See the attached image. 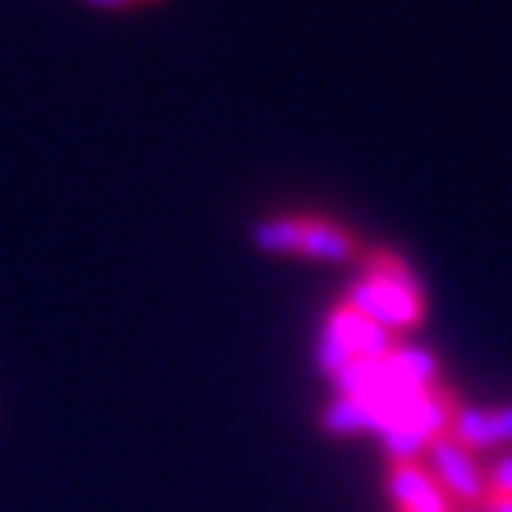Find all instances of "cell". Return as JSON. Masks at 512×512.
<instances>
[{"instance_id": "1", "label": "cell", "mask_w": 512, "mask_h": 512, "mask_svg": "<svg viewBox=\"0 0 512 512\" xmlns=\"http://www.w3.org/2000/svg\"><path fill=\"white\" fill-rule=\"evenodd\" d=\"M342 300L387 334L414 330L425 319V289L418 274L391 247H372L361 255V277L349 285Z\"/></svg>"}, {"instance_id": "2", "label": "cell", "mask_w": 512, "mask_h": 512, "mask_svg": "<svg viewBox=\"0 0 512 512\" xmlns=\"http://www.w3.org/2000/svg\"><path fill=\"white\" fill-rule=\"evenodd\" d=\"M251 239L262 255L311 258V262H353L361 258V243L346 224L323 213H274L258 220Z\"/></svg>"}, {"instance_id": "3", "label": "cell", "mask_w": 512, "mask_h": 512, "mask_svg": "<svg viewBox=\"0 0 512 512\" xmlns=\"http://www.w3.org/2000/svg\"><path fill=\"white\" fill-rule=\"evenodd\" d=\"M395 346V334H387L384 327H376L372 319H365L361 311H353L346 300H338L330 308L327 323L319 330V346H315V361L327 372L330 380L338 372H346L357 361H372Z\"/></svg>"}, {"instance_id": "4", "label": "cell", "mask_w": 512, "mask_h": 512, "mask_svg": "<svg viewBox=\"0 0 512 512\" xmlns=\"http://www.w3.org/2000/svg\"><path fill=\"white\" fill-rule=\"evenodd\" d=\"M421 463L429 467V475L437 478V486L444 490L448 501H459L467 509H482L490 486H486V467L475 459V452H467L459 440L440 433V437L429 440Z\"/></svg>"}, {"instance_id": "5", "label": "cell", "mask_w": 512, "mask_h": 512, "mask_svg": "<svg viewBox=\"0 0 512 512\" xmlns=\"http://www.w3.org/2000/svg\"><path fill=\"white\" fill-rule=\"evenodd\" d=\"M384 486L395 501V512H452V501L421 459H387Z\"/></svg>"}, {"instance_id": "6", "label": "cell", "mask_w": 512, "mask_h": 512, "mask_svg": "<svg viewBox=\"0 0 512 512\" xmlns=\"http://www.w3.org/2000/svg\"><path fill=\"white\" fill-rule=\"evenodd\" d=\"M444 433L452 440H459L475 456L486 452V448H497V444H512V403H501V406L459 403Z\"/></svg>"}, {"instance_id": "7", "label": "cell", "mask_w": 512, "mask_h": 512, "mask_svg": "<svg viewBox=\"0 0 512 512\" xmlns=\"http://www.w3.org/2000/svg\"><path fill=\"white\" fill-rule=\"evenodd\" d=\"M486 486L494 494H509L512 497V456H497L490 467H486Z\"/></svg>"}, {"instance_id": "8", "label": "cell", "mask_w": 512, "mask_h": 512, "mask_svg": "<svg viewBox=\"0 0 512 512\" xmlns=\"http://www.w3.org/2000/svg\"><path fill=\"white\" fill-rule=\"evenodd\" d=\"M478 512H512V497L509 494H494V490H490Z\"/></svg>"}, {"instance_id": "9", "label": "cell", "mask_w": 512, "mask_h": 512, "mask_svg": "<svg viewBox=\"0 0 512 512\" xmlns=\"http://www.w3.org/2000/svg\"><path fill=\"white\" fill-rule=\"evenodd\" d=\"M84 4H92V8H103V12H126V8H133L137 0H84Z\"/></svg>"}, {"instance_id": "10", "label": "cell", "mask_w": 512, "mask_h": 512, "mask_svg": "<svg viewBox=\"0 0 512 512\" xmlns=\"http://www.w3.org/2000/svg\"><path fill=\"white\" fill-rule=\"evenodd\" d=\"M137 4H152V0H137Z\"/></svg>"}, {"instance_id": "11", "label": "cell", "mask_w": 512, "mask_h": 512, "mask_svg": "<svg viewBox=\"0 0 512 512\" xmlns=\"http://www.w3.org/2000/svg\"><path fill=\"white\" fill-rule=\"evenodd\" d=\"M467 512H478V509H467Z\"/></svg>"}]
</instances>
